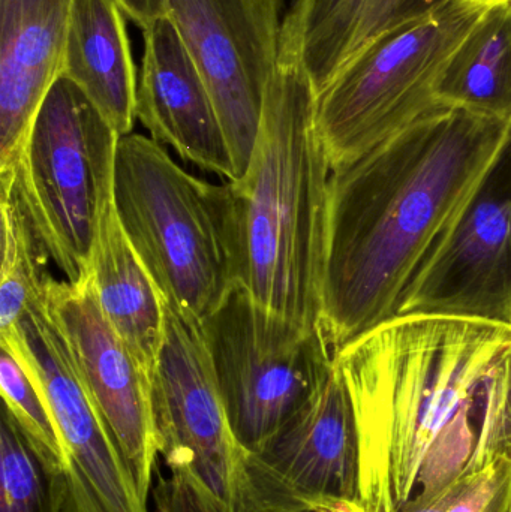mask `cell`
Wrapping results in <instances>:
<instances>
[{
	"mask_svg": "<svg viewBox=\"0 0 511 512\" xmlns=\"http://www.w3.org/2000/svg\"><path fill=\"white\" fill-rule=\"evenodd\" d=\"M231 432L243 454L263 447L335 369L320 328L267 312L240 283L201 322Z\"/></svg>",
	"mask_w": 511,
	"mask_h": 512,
	"instance_id": "52a82bcc",
	"label": "cell"
},
{
	"mask_svg": "<svg viewBox=\"0 0 511 512\" xmlns=\"http://www.w3.org/2000/svg\"><path fill=\"white\" fill-rule=\"evenodd\" d=\"M299 512H317L315 510H305V511H299Z\"/></svg>",
	"mask_w": 511,
	"mask_h": 512,
	"instance_id": "83f0119b",
	"label": "cell"
},
{
	"mask_svg": "<svg viewBox=\"0 0 511 512\" xmlns=\"http://www.w3.org/2000/svg\"><path fill=\"white\" fill-rule=\"evenodd\" d=\"M117 3L141 30L168 17V0H117Z\"/></svg>",
	"mask_w": 511,
	"mask_h": 512,
	"instance_id": "d4e9b609",
	"label": "cell"
},
{
	"mask_svg": "<svg viewBox=\"0 0 511 512\" xmlns=\"http://www.w3.org/2000/svg\"><path fill=\"white\" fill-rule=\"evenodd\" d=\"M511 135V120L438 104L332 170L320 330L333 352L402 297Z\"/></svg>",
	"mask_w": 511,
	"mask_h": 512,
	"instance_id": "7a4b0ae2",
	"label": "cell"
},
{
	"mask_svg": "<svg viewBox=\"0 0 511 512\" xmlns=\"http://www.w3.org/2000/svg\"><path fill=\"white\" fill-rule=\"evenodd\" d=\"M89 280L105 319L152 379L164 336V303L125 236L114 198L99 224Z\"/></svg>",
	"mask_w": 511,
	"mask_h": 512,
	"instance_id": "ac0fdd59",
	"label": "cell"
},
{
	"mask_svg": "<svg viewBox=\"0 0 511 512\" xmlns=\"http://www.w3.org/2000/svg\"><path fill=\"white\" fill-rule=\"evenodd\" d=\"M438 104L511 120V2L491 6L437 86Z\"/></svg>",
	"mask_w": 511,
	"mask_h": 512,
	"instance_id": "d6986e66",
	"label": "cell"
},
{
	"mask_svg": "<svg viewBox=\"0 0 511 512\" xmlns=\"http://www.w3.org/2000/svg\"><path fill=\"white\" fill-rule=\"evenodd\" d=\"M75 0H0V168L20 152L62 77Z\"/></svg>",
	"mask_w": 511,
	"mask_h": 512,
	"instance_id": "9a60e30c",
	"label": "cell"
},
{
	"mask_svg": "<svg viewBox=\"0 0 511 512\" xmlns=\"http://www.w3.org/2000/svg\"><path fill=\"white\" fill-rule=\"evenodd\" d=\"M399 316L511 327V135L417 271Z\"/></svg>",
	"mask_w": 511,
	"mask_h": 512,
	"instance_id": "9c48e42d",
	"label": "cell"
},
{
	"mask_svg": "<svg viewBox=\"0 0 511 512\" xmlns=\"http://www.w3.org/2000/svg\"><path fill=\"white\" fill-rule=\"evenodd\" d=\"M164 303V336L153 367L159 456L225 512L239 511L243 453L234 439L200 322Z\"/></svg>",
	"mask_w": 511,
	"mask_h": 512,
	"instance_id": "ba28073f",
	"label": "cell"
},
{
	"mask_svg": "<svg viewBox=\"0 0 511 512\" xmlns=\"http://www.w3.org/2000/svg\"><path fill=\"white\" fill-rule=\"evenodd\" d=\"M479 2L486 3V5L489 6H494L498 5V3L511 2V0H479Z\"/></svg>",
	"mask_w": 511,
	"mask_h": 512,
	"instance_id": "4316f807",
	"label": "cell"
},
{
	"mask_svg": "<svg viewBox=\"0 0 511 512\" xmlns=\"http://www.w3.org/2000/svg\"><path fill=\"white\" fill-rule=\"evenodd\" d=\"M156 512H225L191 478L171 474L153 490Z\"/></svg>",
	"mask_w": 511,
	"mask_h": 512,
	"instance_id": "cb8c5ba5",
	"label": "cell"
},
{
	"mask_svg": "<svg viewBox=\"0 0 511 512\" xmlns=\"http://www.w3.org/2000/svg\"><path fill=\"white\" fill-rule=\"evenodd\" d=\"M491 6L447 0L390 27L317 95V128L332 170L356 161L438 105V83Z\"/></svg>",
	"mask_w": 511,
	"mask_h": 512,
	"instance_id": "5b68a950",
	"label": "cell"
},
{
	"mask_svg": "<svg viewBox=\"0 0 511 512\" xmlns=\"http://www.w3.org/2000/svg\"><path fill=\"white\" fill-rule=\"evenodd\" d=\"M312 510L317 512H371L366 510L360 501H326L315 505Z\"/></svg>",
	"mask_w": 511,
	"mask_h": 512,
	"instance_id": "484cf974",
	"label": "cell"
},
{
	"mask_svg": "<svg viewBox=\"0 0 511 512\" xmlns=\"http://www.w3.org/2000/svg\"><path fill=\"white\" fill-rule=\"evenodd\" d=\"M0 512H68L65 480L45 469L5 409L0 418Z\"/></svg>",
	"mask_w": 511,
	"mask_h": 512,
	"instance_id": "7402d4cb",
	"label": "cell"
},
{
	"mask_svg": "<svg viewBox=\"0 0 511 512\" xmlns=\"http://www.w3.org/2000/svg\"><path fill=\"white\" fill-rule=\"evenodd\" d=\"M168 17L209 87L240 179L278 69L282 0H168Z\"/></svg>",
	"mask_w": 511,
	"mask_h": 512,
	"instance_id": "8fae6325",
	"label": "cell"
},
{
	"mask_svg": "<svg viewBox=\"0 0 511 512\" xmlns=\"http://www.w3.org/2000/svg\"><path fill=\"white\" fill-rule=\"evenodd\" d=\"M360 439V502L401 512L511 463V327L395 318L339 349Z\"/></svg>",
	"mask_w": 511,
	"mask_h": 512,
	"instance_id": "6da1fadb",
	"label": "cell"
},
{
	"mask_svg": "<svg viewBox=\"0 0 511 512\" xmlns=\"http://www.w3.org/2000/svg\"><path fill=\"white\" fill-rule=\"evenodd\" d=\"M447 0H290L282 17L279 60L305 66L321 92L369 42Z\"/></svg>",
	"mask_w": 511,
	"mask_h": 512,
	"instance_id": "2e32d148",
	"label": "cell"
},
{
	"mask_svg": "<svg viewBox=\"0 0 511 512\" xmlns=\"http://www.w3.org/2000/svg\"><path fill=\"white\" fill-rule=\"evenodd\" d=\"M330 176L314 84L302 63L279 60L251 161L228 182L237 283L267 312L306 331L320 328Z\"/></svg>",
	"mask_w": 511,
	"mask_h": 512,
	"instance_id": "3957f363",
	"label": "cell"
},
{
	"mask_svg": "<svg viewBox=\"0 0 511 512\" xmlns=\"http://www.w3.org/2000/svg\"><path fill=\"white\" fill-rule=\"evenodd\" d=\"M2 265H0V336L11 333L53 277L50 252L26 204L8 174H0Z\"/></svg>",
	"mask_w": 511,
	"mask_h": 512,
	"instance_id": "ffe728a7",
	"label": "cell"
},
{
	"mask_svg": "<svg viewBox=\"0 0 511 512\" xmlns=\"http://www.w3.org/2000/svg\"><path fill=\"white\" fill-rule=\"evenodd\" d=\"M62 77L71 80L123 135L137 120V75L117 0H75Z\"/></svg>",
	"mask_w": 511,
	"mask_h": 512,
	"instance_id": "e0dca14e",
	"label": "cell"
},
{
	"mask_svg": "<svg viewBox=\"0 0 511 512\" xmlns=\"http://www.w3.org/2000/svg\"><path fill=\"white\" fill-rule=\"evenodd\" d=\"M401 512H511V463H498L468 475Z\"/></svg>",
	"mask_w": 511,
	"mask_h": 512,
	"instance_id": "603a6c76",
	"label": "cell"
},
{
	"mask_svg": "<svg viewBox=\"0 0 511 512\" xmlns=\"http://www.w3.org/2000/svg\"><path fill=\"white\" fill-rule=\"evenodd\" d=\"M44 303L81 384L147 501L159 456L149 372L105 319L89 277L81 283L51 279Z\"/></svg>",
	"mask_w": 511,
	"mask_h": 512,
	"instance_id": "4fadbf2b",
	"label": "cell"
},
{
	"mask_svg": "<svg viewBox=\"0 0 511 512\" xmlns=\"http://www.w3.org/2000/svg\"><path fill=\"white\" fill-rule=\"evenodd\" d=\"M0 393L11 415L42 465L53 477L65 480L68 457L56 421L41 388L20 358L0 343Z\"/></svg>",
	"mask_w": 511,
	"mask_h": 512,
	"instance_id": "44dd1931",
	"label": "cell"
},
{
	"mask_svg": "<svg viewBox=\"0 0 511 512\" xmlns=\"http://www.w3.org/2000/svg\"><path fill=\"white\" fill-rule=\"evenodd\" d=\"M120 135L68 78L45 96L20 152L0 174L14 180L66 280L90 276L99 224L114 198Z\"/></svg>",
	"mask_w": 511,
	"mask_h": 512,
	"instance_id": "8992f818",
	"label": "cell"
},
{
	"mask_svg": "<svg viewBox=\"0 0 511 512\" xmlns=\"http://www.w3.org/2000/svg\"><path fill=\"white\" fill-rule=\"evenodd\" d=\"M114 209L162 298L201 324L237 283L230 183L212 185L192 176L153 138L123 135Z\"/></svg>",
	"mask_w": 511,
	"mask_h": 512,
	"instance_id": "277c9868",
	"label": "cell"
},
{
	"mask_svg": "<svg viewBox=\"0 0 511 512\" xmlns=\"http://www.w3.org/2000/svg\"><path fill=\"white\" fill-rule=\"evenodd\" d=\"M41 388L68 457V512H149L134 478L78 378L44 294L0 336Z\"/></svg>",
	"mask_w": 511,
	"mask_h": 512,
	"instance_id": "7c38bea8",
	"label": "cell"
},
{
	"mask_svg": "<svg viewBox=\"0 0 511 512\" xmlns=\"http://www.w3.org/2000/svg\"><path fill=\"white\" fill-rule=\"evenodd\" d=\"M137 119L185 161L234 182L233 153L209 87L170 17L143 30Z\"/></svg>",
	"mask_w": 511,
	"mask_h": 512,
	"instance_id": "5bb4252c",
	"label": "cell"
},
{
	"mask_svg": "<svg viewBox=\"0 0 511 512\" xmlns=\"http://www.w3.org/2000/svg\"><path fill=\"white\" fill-rule=\"evenodd\" d=\"M326 501H360L359 427L336 361L312 399L263 447L243 454L237 512H299Z\"/></svg>",
	"mask_w": 511,
	"mask_h": 512,
	"instance_id": "30bf717a",
	"label": "cell"
}]
</instances>
